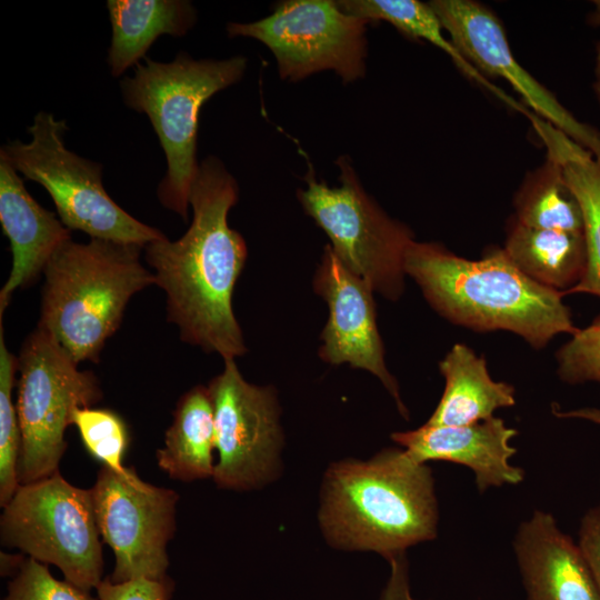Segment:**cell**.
<instances>
[{"label": "cell", "instance_id": "32", "mask_svg": "<svg viewBox=\"0 0 600 600\" xmlns=\"http://www.w3.org/2000/svg\"><path fill=\"white\" fill-rule=\"evenodd\" d=\"M554 416L564 419H582L600 426V408H579L569 411L553 409Z\"/></svg>", "mask_w": 600, "mask_h": 600}, {"label": "cell", "instance_id": "5", "mask_svg": "<svg viewBox=\"0 0 600 600\" xmlns=\"http://www.w3.org/2000/svg\"><path fill=\"white\" fill-rule=\"evenodd\" d=\"M120 82L124 103L148 116L167 159L157 194L163 207L188 219L189 196L198 172L197 132L201 107L238 82L247 68L241 56L196 60L180 52L171 62L146 57Z\"/></svg>", "mask_w": 600, "mask_h": 600}, {"label": "cell", "instance_id": "6", "mask_svg": "<svg viewBox=\"0 0 600 600\" xmlns=\"http://www.w3.org/2000/svg\"><path fill=\"white\" fill-rule=\"evenodd\" d=\"M68 126L51 112L40 111L28 128L30 142L11 141L0 149L12 167L41 184L52 198L61 222L91 239L146 247L166 236L142 223L107 193L102 166L67 149Z\"/></svg>", "mask_w": 600, "mask_h": 600}, {"label": "cell", "instance_id": "10", "mask_svg": "<svg viewBox=\"0 0 600 600\" xmlns=\"http://www.w3.org/2000/svg\"><path fill=\"white\" fill-rule=\"evenodd\" d=\"M367 23L341 11L336 1L289 0L261 20L229 22L227 32L266 44L282 79L298 81L332 70L348 83L364 76Z\"/></svg>", "mask_w": 600, "mask_h": 600}, {"label": "cell", "instance_id": "17", "mask_svg": "<svg viewBox=\"0 0 600 600\" xmlns=\"http://www.w3.org/2000/svg\"><path fill=\"white\" fill-rule=\"evenodd\" d=\"M0 222L10 241L12 267L0 291V321L12 293L36 281L52 254L71 240L54 212L40 206L24 187L19 172L0 154Z\"/></svg>", "mask_w": 600, "mask_h": 600}, {"label": "cell", "instance_id": "20", "mask_svg": "<svg viewBox=\"0 0 600 600\" xmlns=\"http://www.w3.org/2000/svg\"><path fill=\"white\" fill-rule=\"evenodd\" d=\"M531 122L548 153L561 163L566 182L582 212L586 270L580 282L564 296L588 293L600 298V158L538 116H534Z\"/></svg>", "mask_w": 600, "mask_h": 600}, {"label": "cell", "instance_id": "21", "mask_svg": "<svg viewBox=\"0 0 600 600\" xmlns=\"http://www.w3.org/2000/svg\"><path fill=\"white\" fill-rule=\"evenodd\" d=\"M502 249L527 277L562 297L580 282L586 270L583 232L531 228L512 219Z\"/></svg>", "mask_w": 600, "mask_h": 600}, {"label": "cell", "instance_id": "7", "mask_svg": "<svg viewBox=\"0 0 600 600\" xmlns=\"http://www.w3.org/2000/svg\"><path fill=\"white\" fill-rule=\"evenodd\" d=\"M18 371V481L24 484L59 470L73 412L99 402L102 392L96 376L79 370L59 341L39 327L22 343Z\"/></svg>", "mask_w": 600, "mask_h": 600}, {"label": "cell", "instance_id": "31", "mask_svg": "<svg viewBox=\"0 0 600 600\" xmlns=\"http://www.w3.org/2000/svg\"><path fill=\"white\" fill-rule=\"evenodd\" d=\"M390 573L379 600H414L410 590L409 563L406 553L388 560Z\"/></svg>", "mask_w": 600, "mask_h": 600}, {"label": "cell", "instance_id": "29", "mask_svg": "<svg viewBox=\"0 0 600 600\" xmlns=\"http://www.w3.org/2000/svg\"><path fill=\"white\" fill-rule=\"evenodd\" d=\"M174 582L167 576L153 580L139 578L114 583L104 578L96 588L99 600H171Z\"/></svg>", "mask_w": 600, "mask_h": 600}, {"label": "cell", "instance_id": "9", "mask_svg": "<svg viewBox=\"0 0 600 600\" xmlns=\"http://www.w3.org/2000/svg\"><path fill=\"white\" fill-rule=\"evenodd\" d=\"M337 164L339 187L318 181L310 168L298 199L329 237L339 261L373 292L396 301L404 290V256L413 234L367 194L349 158L340 157Z\"/></svg>", "mask_w": 600, "mask_h": 600}, {"label": "cell", "instance_id": "13", "mask_svg": "<svg viewBox=\"0 0 600 600\" xmlns=\"http://www.w3.org/2000/svg\"><path fill=\"white\" fill-rule=\"evenodd\" d=\"M432 7L458 51L482 74L500 77L539 118L600 158V133L580 122L514 58L499 18L473 0H433Z\"/></svg>", "mask_w": 600, "mask_h": 600}, {"label": "cell", "instance_id": "33", "mask_svg": "<svg viewBox=\"0 0 600 600\" xmlns=\"http://www.w3.org/2000/svg\"><path fill=\"white\" fill-rule=\"evenodd\" d=\"M593 89L596 98L600 104V42L597 46L596 52Z\"/></svg>", "mask_w": 600, "mask_h": 600}, {"label": "cell", "instance_id": "1", "mask_svg": "<svg viewBox=\"0 0 600 600\" xmlns=\"http://www.w3.org/2000/svg\"><path fill=\"white\" fill-rule=\"evenodd\" d=\"M238 197L236 179L218 158L207 157L190 190L193 216L187 232L144 247L154 284L166 293L167 319L179 328L181 340L223 360L247 352L232 310V292L248 256L244 239L228 223Z\"/></svg>", "mask_w": 600, "mask_h": 600}, {"label": "cell", "instance_id": "23", "mask_svg": "<svg viewBox=\"0 0 600 600\" xmlns=\"http://www.w3.org/2000/svg\"><path fill=\"white\" fill-rule=\"evenodd\" d=\"M336 3L344 13L368 22L387 21L407 36L423 39L438 47L467 77L490 90L516 110L527 114L528 110L522 104L492 84L458 51L451 40L444 37L441 21L429 3L418 0H340Z\"/></svg>", "mask_w": 600, "mask_h": 600}, {"label": "cell", "instance_id": "28", "mask_svg": "<svg viewBox=\"0 0 600 600\" xmlns=\"http://www.w3.org/2000/svg\"><path fill=\"white\" fill-rule=\"evenodd\" d=\"M2 600H99L67 580L56 579L46 564L26 558L7 587Z\"/></svg>", "mask_w": 600, "mask_h": 600}, {"label": "cell", "instance_id": "30", "mask_svg": "<svg viewBox=\"0 0 600 600\" xmlns=\"http://www.w3.org/2000/svg\"><path fill=\"white\" fill-rule=\"evenodd\" d=\"M578 544L600 591V504L590 508L582 517Z\"/></svg>", "mask_w": 600, "mask_h": 600}, {"label": "cell", "instance_id": "8", "mask_svg": "<svg viewBox=\"0 0 600 600\" xmlns=\"http://www.w3.org/2000/svg\"><path fill=\"white\" fill-rule=\"evenodd\" d=\"M1 543L43 564L58 567L64 580L91 591L103 580V556L91 489L59 472L20 484L3 507Z\"/></svg>", "mask_w": 600, "mask_h": 600}, {"label": "cell", "instance_id": "16", "mask_svg": "<svg viewBox=\"0 0 600 600\" xmlns=\"http://www.w3.org/2000/svg\"><path fill=\"white\" fill-rule=\"evenodd\" d=\"M513 551L527 600H600V591L578 544L550 512L536 510L520 523Z\"/></svg>", "mask_w": 600, "mask_h": 600}, {"label": "cell", "instance_id": "15", "mask_svg": "<svg viewBox=\"0 0 600 600\" xmlns=\"http://www.w3.org/2000/svg\"><path fill=\"white\" fill-rule=\"evenodd\" d=\"M518 431L501 418L467 426L424 423L414 430L391 433V439L418 463L447 461L470 468L480 492L491 487L518 484L524 479L520 467L510 464L517 450L510 440Z\"/></svg>", "mask_w": 600, "mask_h": 600}, {"label": "cell", "instance_id": "27", "mask_svg": "<svg viewBox=\"0 0 600 600\" xmlns=\"http://www.w3.org/2000/svg\"><path fill=\"white\" fill-rule=\"evenodd\" d=\"M557 374L569 384L600 383V314L557 351Z\"/></svg>", "mask_w": 600, "mask_h": 600}, {"label": "cell", "instance_id": "19", "mask_svg": "<svg viewBox=\"0 0 600 600\" xmlns=\"http://www.w3.org/2000/svg\"><path fill=\"white\" fill-rule=\"evenodd\" d=\"M107 8L112 29L107 61L113 77L144 59L160 36L182 37L197 19L186 0H109Z\"/></svg>", "mask_w": 600, "mask_h": 600}, {"label": "cell", "instance_id": "14", "mask_svg": "<svg viewBox=\"0 0 600 600\" xmlns=\"http://www.w3.org/2000/svg\"><path fill=\"white\" fill-rule=\"evenodd\" d=\"M313 287L329 308L319 357L327 363H349L376 376L396 401L400 414L408 419L399 384L384 362L373 290L339 261L329 244L324 247Z\"/></svg>", "mask_w": 600, "mask_h": 600}, {"label": "cell", "instance_id": "25", "mask_svg": "<svg viewBox=\"0 0 600 600\" xmlns=\"http://www.w3.org/2000/svg\"><path fill=\"white\" fill-rule=\"evenodd\" d=\"M18 371V357L6 344L0 321V504L3 508L18 489L20 427L12 391Z\"/></svg>", "mask_w": 600, "mask_h": 600}, {"label": "cell", "instance_id": "2", "mask_svg": "<svg viewBox=\"0 0 600 600\" xmlns=\"http://www.w3.org/2000/svg\"><path fill=\"white\" fill-rule=\"evenodd\" d=\"M318 522L337 550L376 552L387 561L406 553L438 534L432 471L399 448L334 461L323 474Z\"/></svg>", "mask_w": 600, "mask_h": 600}, {"label": "cell", "instance_id": "24", "mask_svg": "<svg viewBox=\"0 0 600 600\" xmlns=\"http://www.w3.org/2000/svg\"><path fill=\"white\" fill-rule=\"evenodd\" d=\"M514 219L527 227L583 232L580 206L566 182L559 160L546 161L529 172L513 199Z\"/></svg>", "mask_w": 600, "mask_h": 600}, {"label": "cell", "instance_id": "3", "mask_svg": "<svg viewBox=\"0 0 600 600\" xmlns=\"http://www.w3.org/2000/svg\"><path fill=\"white\" fill-rule=\"evenodd\" d=\"M404 272L436 312L460 327L506 330L534 349L579 330L562 294L527 277L502 248H489L481 259L468 260L439 243L413 240L404 256Z\"/></svg>", "mask_w": 600, "mask_h": 600}, {"label": "cell", "instance_id": "22", "mask_svg": "<svg viewBox=\"0 0 600 600\" xmlns=\"http://www.w3.org/2000/svg\"><path fill=\"white\" fill-rule=\"evenodd\" d=\"M214 449L211 398L207 387L197 386L179 399L164 434V444L156 452L157 463L174 480L189 482L213 478Z\"/></svg>", "mask_w": 600, "mask_h": 600}, {"label": "cell", "instance_id": "35", "mask_svg": "<svg viewBox=\"0 0 600 600\" xmlns=\"http://www.w3.org/2000/svg\"><path fill=\"white\" fill-rule=\"evenodd\" d=\"M414 600H418V599H414Z\"/></svg>", "mask_w": 600, "mask_h": 600}, {"label": "cell", "instance_id": "26", "mask_svg": "<svg viewBox=\"0 0 600 600\" xmlns=\"http://www.w3.org/2000/svg\"><path fill=\"white\" fill-rule=\"evenodd\" d=\"M87 452L102 466L116 471L126 467L123 457L129 446V431L123 419L110 409L78 408L73 412Z\"/></svg>", "mask_w": 600, "mask_h": 600}, {"label": "cell", "instance_id": "12", "mask_svg": "<svg viewBox=\"0 0 600 600\" xmlns=\"http://www.w3.org/2000/svg\"><path fill=\"white\" fill-rule=\"evenodd\" d=\"M91 493L100 536L116 557L109 580L167 577L179 494L143 481L132 468L116 471L104 466Z\"/></svg>", "mask_w": 600, "mask_h": 600}, {"label": "cell", "instance_id": "11", "mask_svg": "<svg viewBox=\"0 0 600 600\" xmlns=\"http://www.w3.org/2000/svg\"><path fill=\"white\" fill-rule=\"evenodd\" d=\"M214 417L213 481L221 489L264 488L282 472L283 431L276 390L249 383L234 360L207 387Z\"/></svg>", "mask_w": 600, "mask_h": 600}, {"label": "cell", "instance_id": "34", "mask_svg": "<svg viewBox=\"0 0 600 600\" xmlns=\"http://www.w3.org/2000/svg\"><path fill=\"white\" fill-rule=\"evenodd\" d=\"M589 22L593 26H600V0L594 1L593 10L589 14Z\"/></svg>", "mask_w": 600, "mask_h": 600}, {"label": "cell", "instance_id": "4", "mask_svg": "<svg viewBox=\"0 0 600 600\" xmlns=\"http://www.w3.org/2000/svg\"><path fill=\"white\" fill-rule=\"evenodd\" d=\"M142 247L101 239L64 242L43 274L39 328L79 364L98 362L133 294L156 283L140 261Z\"/></svg>", "mask_w": 600, "mask_h": 600}, {"label": "cell", "instance_id": "18", "mask_svg": "<svg viewBox=\"0 0 600 600\" xmlns=\"http://www.w3.org/2000/svg\"><path fill=\"white\" fill-rule=\"evenodd\" d=\"M439 370L444 378V390L427 421L429 424H472L516 404L514 387L494 381L486 360L463 343L450 349L439 362Z\"/></svg>", "mask_w": 600, "mask_h": 600}]
</instances>
